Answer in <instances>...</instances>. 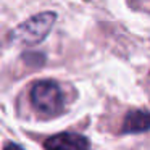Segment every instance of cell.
Segmentation results:
<instances>
[{"label": "cell", "mask_w": 150, "mask_h": 150, "mask_svg": "<svg viewBox=\"0 0 150 150\" xmlns=\"http://www.w3.org/2000/svg\"><path fill=\"white\" fill-rule=\"evenodd\" d=\"M31 103L39 113L55 116L65 107V97L60 86L53 81H37L31 87Z\"/></svg>", "instance_id": "6da1fadb"}, {"label": "cell", "mask_w": 150, "mask_h": 150, "mask_svg": "<svg viewBox=\"0 0 150 150\" xmlns=\"http://www.w3.org/2000/svg\"><path fill=\"white\" fill-rule=\"evenodd\" d=\"M4 150H24L23 147H20L18 144H13V142H8L7 145L4 147Z\"/></svg>", "instance_id": "5b68a950"}, {"label": "cell", "mask_w": 150, "mask_h": 150, "mask_svg": "<svg viewBox=\"0 0 150 150\" xmlns=\"http://www.w3.org/2000/svg\"><path fill=\"white\" fill-rule=\"evenodd\" d=\"M149 129H150V111L132 110L126 115L121 131L124 134H137V132H145Z\"/></svg>", "instance_id": "277c9868"}, {"label": "cell", "mask_w": 150, "mask_h": 150, "mask_svg": "<svg viewBox=\"0 0 150 150\" xmlns=\"http://www.w3.org/2000/svg\"><path fill=\"white\" fill-rule=\"evenodd\" d=\"M57 21V15L53 11H44L36 16L26 20L15 29L13 39L23 45H36L42 42L49 36L50 29Z\"/></svg>", "instance_id": "7a4b0ae2"}, {"label": "cell", "mask_w": 150, "mask_h": 150, "mask_svg": "<svg viewBox=\"0 0 150 150\" xmlns=\"http://www.w3.org/2000/svg\"><path fill=\"white\" fill-rule=\"evenodd\" d=\"M45 150H91L87 137L76 132H62L52 136L44 144Z\"/></svg>", "instance_id": "3957f363"}]
</instances>
